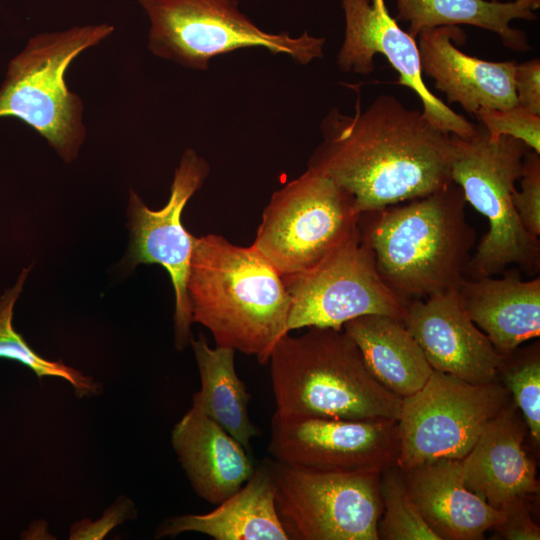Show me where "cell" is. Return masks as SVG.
<instances>
[{"label": "cell", "instance_id": "4", "mask_svg": "<svg viewBox=\"0 0 540 540\" xmlns=\"http://www.w3.org/2000/svg\"><path fill=\"white\" fill-rule=\"evenodd\" d=\"M286 334L269 358L277 413L349 420L399 419L402 398L368 370L343 329Z\"/></svg>", "mask_w": 540, "mask_h": 540}, {"label": "cell", "instance_id": "1", "mask_svg": "<svg viewBox=\"0 0 540 540\" xmlns=\"http://www.w3.org/2000/svg\"><path fill=\"white\" fill-rule=\"evenodd\" d=\"M308 168L332 179L360 214L426 196L451 180L452 136L389 94L351 115L332 108Z\"/></svg>", "mask_w": 540, "mask_h": 540}, {"label": "cell", "instance_id": "23", "mask_svg": "<svg viewBox=\"0 0 540 540\" xmlns=\"http://www.w3.org/2000/svg\"><path fill=\"white\" fill-rule=\"evenodd\" d=\"M540 0H396V20L408 23L416 39L421 31L439 26L468 24L496 33L504 46L516 51L530 49L527 35L510 26L514 19L534 20Z\"/></svg>", "mask_w": 540, "mask_h": 540}, {"label": "cell", "instance_id": "29", "mask_svg": "<svg viewBox=\"0 0 540 540\" xmlns=\"http://www.w3.org/2000/svg\"><path fill=\"white\" fill-rule=\"evenodd\" d=\"M520 191L512 199L518 217L534 237L540 236V153L529 149L525 154L520 177Z\"/></svg>", "mask_w": 540, "mask_h": 540}, {"label": "cell", "instance_id": "31", "mask_svg": "<svg viewBox=\"0 0 540 540\" xmlns=\"http://www.w3.org/2000/svg\"><path fill=\"white\" fill-rule=\"evenodd\" d=\"M517 105L540 115V61L538 58L517 64L515 68Z\"/></svg>", "mask_w": 540, "mask_h": 540}, {"label": "cell", "instance_id": "15", "mask_svg": "<svg viewBox=\"0 0 540 540\" xmlns=\"http://www.w3.org/2000/svg\"><path fill=\"white\" fill-rule=\"evenodd\" d=\"M402 322L433 370L473 384L500 379L505 356L471 320L457 288L410 300Z\"/></svg>", "mask_w": 540, "mask_h": 540}, {"label": "cell", "instance_id": "16", "mask_svg": "<svg viewBox=\"0 0 540 540\" xmlns=\"http://www.w3.org/2000/svg\"><path fill=\"white\" fill-rule=\"evenodd\" d=\"M526 422L513 400L486 422L460 460L465 485L491 506L507 510L538 494L536 465L524 443Z\"/></svg>", "mask_w": 540, "mask_h": 540}, {"label": "cell", "instance_id": "7", "mask_svg": "<svg viewBox=\"0 0 540 540\" xmlns=\"http://www.w3.org/2000/svg\"><path fill=\"white\" fill-rule=\"evenodd\" d=\"M150 21L148 49L164 60L205 71L210 61L242 48H264L306 65L324 55L325 38L304 31L262 30L239 9L238 0H139Z\"/></svg>", "mask_w": 540, "mask_h": 540}, {"label": "cell", "instance_id": "21", "mask_svg": "<svg viewBox=\"0 0 540 540\" xmlns=\"http://www.w3.org/2000/svg\"><path fill=\"white\" fill-rule=\"evenodd\" d=\"M476 326L507 356L540 335V278L524 281L514 272L503 278H465L457 288Z\"/></svg>", "mask_w": 540, "mask_h": 540}, {"label": "cell", "instance_id": "8", "mask_svg": "<svg viewBox=\"0 0 540 540\" xmlns=\"http://www.w3.org/2000/svg\"><path fill=\"white\" fill-rule=\"evenodd\" d=\"M353 197L310 168L275 191L252 246L281 276L318 264L358 228Z\"/></svg>", "mask_w": 540, "mask_h": 540}, {"label": "cell", "instance_id": "6", "mask_svg": "<svg viewBox=\"0 0 540 540\" xmlns=\"http://www.w3.org/2000/svg\"><path fill=\"white\" fill-rule=\"evenodd\" d=\"M103 23L40 33L9 63L0 87V118L15 117L32 127L66 163L78 156L86 138L84 105L71 92L65 73L86 49L109 37Z\"/></svg>", "mask_w": 540, "mask_h": 540}, {"label": "cell", "instance_id": "17", "mask_svg": "<svg viewBox=\"0 0 540 540\" xmlns=\"http://www.w3.org/2000/svg\"><path fill=\"white\" fill-rule=\"evenodd\" d=\"M465 34L457 26H439L418 34L421 72L449 103L474 114L481 109H507L517 104L515 61L490 62L469 56L452 42Z\"/></svg>", "mask_w": 540, "mask_h": 540}, {"label": "cell", "instance_id": "27", "mask_svg": "<svg viewBox=\"0 0 540 540\" xmlns=\"http://www.w3.org/2000/svg\"><path fill=\"white\" fill-rule=\"evenodd\" d=\"M500 380L520 410L535 446L540 443V355L537 345L505 356Z\"/></svg>", "mask_w": 540, "mask_h": 540}, {"label": "cell", "instance_id": "30", "mask_svg": "<svg viewBox=\"0 0 540 540\" xmlns=\"http://www.w3.org/2000/svg\"><path fill=\"white\" fill-rule=\"evenodd\" d=\"M529 500L518 502L505 510V520L493 529V539L539 540L540 528L529 511Z\"/></svg>", "mask_w": 540, "mask_h": 540}, {"label": "cell", "instance_id": "14", "mask_svg": "<svg viewBox=\"0 0 540 540\" xmlns=\"http://www.w3.org/2000/svg\"><path fill=\"white\" fill-rule=\"evenodd\" d=\"M341 5L345 34L336 62L342 72L370 74L375 69L374 56L381 54L397 71L396 84L418 96L422 114L431 124L462 138L473 135L477 125L452 110L426 86L418 44L390 15L385 0H341Z\"/></svg>", "mask_w": 540, "mask_h": 540}, {"label": "cell", "instance_id": "28", "mask_svg": "<svg viewBox=\"0 0 540 540\" xmlns=\"http://www.w3.org/2000/svg\"><path fill=\"white\" fill-rule=\"evenodd\" d=\"M475 116L491 138L509 136L540 153V115L516 104L507 109H481Z\"/></svg>", "mask_w": 540, "mask_h": 540}, {"label": "cell", "instance_id": "24", "mask_svg": "<svg viewBox=\"0 0 540 540\" xmlns=\"http://www.w3.org/2000/svg\"><path fill=\"white\" fill-rule=\"evenodd\" d=\"M190 343L201 380V390L193 394V399L250 453V441L260 435V430L249 417L251 395L236 373V351L222 346L212 348L202 333Z\"/></svg>", "mask_w": 540, "mask_h": 540}, {"label": "cell", "instance_id": "20", "mask_svg": "<svg viewBox=\"0 0 540 540\" xmlns=\"http://www.w3.org/2000/svg\"><path fill=\"white\" fill-rule=\"evenodd\" d=\"M198 532L215 540H289L275 505L272 458H264L246 483L205 514H185L165 519L156 538Z\"/></svg>", "mask_w": 540, "mask_h": 540}, {"label": "cell", "instance_id": "9", "mask_svg": "<svg viewBox=\"0 0 540 540\" xmlns=\"http://www.w3.org/2000/svg\"><path fill=\"white\" fill-rule=\"evenodd\" d=\"M511 400L500 379L473 384L433 370L420 390L402 398L397 466L406 470L438 459H462L486 422Z\"/></svg>", "mask_w": 540, "mask_h": 540}, {"label": "cell", "instance_id": "26", "mask_svg": "<svg viewBox=\"0 0 540 540\" xmlns=\"http://www.w3.org/2000/svg\"><path fill=\"white\" fill-rule=\"evenodd\" d=\"M380 493L378 540H440L422 517L397 465L381 473Z\"/></svg>", "mask_w": 540, "mask_h": 540}, {"label": "cell", "instance_id": "18", "mask_svg": "<svg viewBox=\"0 0 540 540\" xmlns=\"http://www.w3.org/2000/svg\"><path fill=\"white\" fill-rule=\"evenodd\" d=\"M402 471L422 517L440 540L484 539L506 518L505 511L465 485L459 459H438Z\"/></svg>", "mask_w": 540, "mask_h": 540}, {"label": "cell", "instance_id": "13", "mask_svg": "<svg viewBox=\"0 0 540 540\" xmlns=\"http://www.w3.org/2000/svg\"><path fill=\"white\" fill-rule=\"evenodd\" d=\"M209 172L207 161L188 148L175 170L169 200L163 208L149 209L130 191L128 262L131 266L159 264L169 273L175 294L174 330L179 350L193 338L186 282L196 238L185 229L181 217L186 203L201 188Z\"/></svg>", "mask_w": 540, "mask_h": 540}, {"label": "cell", "instance_id": "5", "mask_svg": "<svg viewBox=\"0 0 540 540\" xmlns=\"http://www.w3.org/2000/svg\"><path fill=\"white\" fill-rule=\"evenodd\" d=\"M451 136V180L461 188L466 202L488 221L466 274L471 279L491 277L511 264L529 274L537 272L539 238L525 229L512 199L530 148L509 136L491 138L482 125L470 137Z\"/></svg>", "mask_w": 540, "mask_h": 540}, {"label": "cell", "instance_id": "25", "mask_svg": "<svg viewBox=\"0 0 540 540\" xmlns=\"http://www.w3.org/2000/svg\"><path fill=\"white\" fill-rule=\"evenodd\" d=\"M24 268L15 285L0 298V357L15 360L29 367L39 378L52 376L68 381L80 396L93 394L99 386L90 377L66 366L61 361H49L38 355L13 328V309L22 291L29 270Z\"/></svg>", "mask_w": 540, "mask_h": 540}, {"label": "cell", "instance_id": "12", "mask_svg": "<svg viewBox=\"0 0 540 540\" xmlns=\"http://www.w3.org/2000/svg\"><path fill=\"white\" fill-rule=\"evenodd\" d=\"M268 452L277 462L325 473L381 474L397 465V419L283 415L270 421Z\"/></svg>", "mask_w": 540, "mask_h": 540}, {"label": "cell", "instance_id": "19", "mask_svg": "<svg viewBox=\"0 0 540 540\" xmlns=\"http://www.w3.org/2000/svg\"><path fill=\"white\" fill-rule=\"evenodd\" d=\"M192 400L172 430V445L195 493L218 505L246 483L256 465L246 449Z\"/></svg>", "mask_w": 540, "mask_h": 540}, {"label": "cell", "instance_id": "2", "mask_svg": "<svg viewBox=\"0 0 540 540\" xmlns=\"http://www.w3.org/2000/svg\"><path fill=\"white\" fill-rule=\"evenodd\" d=\"M186 289L193 322L210 331L216 346L266 364L289 333L283 277L252 245L237 246L216 234L196 237Z\"/></svg>", "mask_w": 540, "mask_h": 540}, {"label": "cell", "instance_id": "22", "mask_svg": "<svg viewBox=\"0 0 540 540\" xmlns=\"http://www.w3.org/2000/svg\"><path fill=\"white\" fill-rule=\"evenodd\" d=\"M342 329L374 378L401 398L420 390L433 372L421 347L397 318L367 314L346 322Z\"/></svg>", "mask_w": 540, "mask_h": 540}, {"label": "cell", "instance_id": "10", "mask_svg": "<svg viewBox=\"0 0 540 540\" xmlns=\"http://www.w3.org/2000/svg\"><path fill=\"white\" fill-rule=\"evenodd\" d=\"M282 277L290 297L289 332L305 327L342 329L346 322L367 314L402 321L410 301L379 276L360 225L318 264Z\"/></svg>", "mask_w": 540, "mask_h": 540}, {"label": "cell", "instance_id": "3", "mask_svg": "<svg viewBox=\"0 0 540 540\" xmlns=\"http://www.w3.org/2000/svg\"><path fill=\"white\" fill-rule=\"evenodd\" d=\"M466 200L453 182L420 198L364 213L363 238L384 283L407 300L456 289L476 235Z\"/></svg>", "mask_w": 540, "mask_h": 540}, {"label": "cell", "instance_id": "11", "mask_svg": "<svg viewBox=\"0 0 540 540\" xmlns=\"http://www.w3.org/2000/svg\"><path fill=\"white\" fill-rule=\"evenodd\" d=\"M275 505L289 540H378L381 474H340L272 459Z\"/></svg>", "mask_w": 540, "mask_h": 540}]
</instances>
